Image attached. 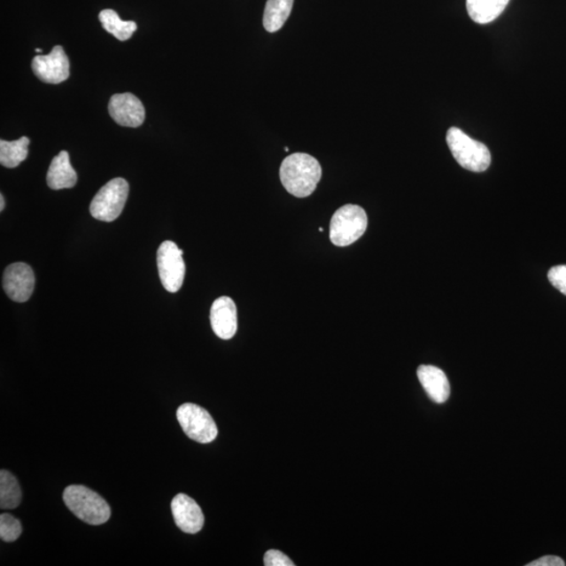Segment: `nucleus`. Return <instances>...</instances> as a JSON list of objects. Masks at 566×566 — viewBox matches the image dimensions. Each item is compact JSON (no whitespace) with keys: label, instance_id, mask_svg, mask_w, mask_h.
I'll return each instance as SVG.
<instances>
[{"label":"nucleus","instance_id":"f257e3e1","mask_svg":"<svg viewBox=\"0 0 566 566\" xmlns=\"http://www.w3.org/2000/svg\"><path fill=\"white\" fill-rule=\"evenodd\" d=\"M280 181L291 196L303 198L316 190L322 180V165L307 153L297 152L285 158L280 166Z\"/></svg>","mask_w":566,"mask_h":566},{"label":"nucleus","instance_id":"f03ea898","mask_svg":"<svg viewBox=\"0 0 566 566\" xmlns=\"http://www.w3.org/2000/svg\"><path fill=\"white\" fill-rule=\"evenodd\" d=\"M63 500L83 523L100 525L111 517V507L99 494L84 485H72L63 492Z\"/></svg>","mask_w":566,"mask_h":566},{"label":"nucleus","instance_id":"7ed1b4c3","mask_svg":"<svg viewBox=\"0 0 566 566\" xmlns=\"http://www.w3.org/2000/svg\"><path fill=\"white\" fill-rule=\"evenodd\" d=\"M447 144L453 156L462 168L472 173H484L491 164L488 147L473 140L464 131L451 128L447 133Z\"/></svg>","mask_w":566,"mask_h":566},{"label":"nucleus","instance_id":"20e7f679","mask_svg":"<svg viewBox=\"0 0 566 566\" xmlns=\"http://www.w3.org/2000/svg\"><path fill=\"white\" fill-rule=\"evenodd\" d=\"M365 210L357 205H345L331 217L330 238L337 247H347L357 242L368 229Z\"/></svg>","mask_w":566,"mask_h":566},{"label":"nucleus","instance_id":"39448f33","mask_svg":"<svg viewBox=\"0 0 566 566\" xmlns=\"http://www.w3.org/2000/svg\"><path fill=\"white\" fill-rule=\"evenodd\" d=\"M128 193V182L122 177L108 182L91 201L89 207L91 216L106 222L116 221L122 213Z\"/></svg>","mask_w":566,"mask_h":566},{"label":"nucleus","instance_id":"423d86ee","mask_svg":"<svg viewBox=\"0 0 566 566\" xmlns=\"http://www.w3.org/2000/svg\"><path fill=\"white\" fill-rule=\"evenodd\" d=\"M176 416L187 437L198 443L213 442L219 433L213 417L201 406L192 403L182 404L177 409Z\"/></svg>","mask_w":566,"mask_h":566},{"label":"nucleus","instance_id":"0eeeda50","mask_svg":"<svg viewBox=\"0 0 566 566\" xmlns=\"http://www.w3.org/2000/svg\"><path fill=\"white\" fill-rule=\"evenodd\" d=\"M184 252L170 240H166L158 250L157 261L159 279L163 287L176 293L184 283L186 267L182 260Z\"/></svg>","mask_w":566,"mask_h":566},{"label":"nucleus","instance_id":"6e6552de","mask_svg":"<svg viewBox=\"0 0 566 566\" xmlns=\"http://www.w3.org/2000/svg\"><path fill=\"white\" fill-rule=\"evenodd\" d=\"M32 70L42 81L59 84L70 77V60L65 50L56 45L49 55H39L32 60Z\"/></svg>","mask_w":566,"mask_h":566},{"label":"nucleus","instance_id":"1a4fd4ad","mask_svg":"<svg viewBox=\"0 0 566 566\" xmlns=\"http://www.w3.org/2000/svg\"><path fill=\"white\" fill-rule=\"evenodd\" d=\"M3 288L11 299L26 302L35 288V275L32 267L24 262L10 265L4 273Z\"/></svg>","mask_w":566,"mask_h":566},{"label":"nucleus","instance_id":"9d476101","mask_svg":"<svg viewBox=\"0 0 566 566\" xmlns=\"http://www.w3.org/2000/svg\"><path fill=\"white\" fill-rule=\"evenodd\" d=\"M108 112L113 121L124 128H139L145 120V108L133 94H117L111 98Z\"/></svg>","mask_w":566,"mask_h":566},{"label":"nucleus","instance_id":"9b49d317","mask_svg":"<svg viewBox=\"0 0 566 566\" xmlns=\"http://www.w3.org/2000/svg\"><path fill=\"white\" fill-rule=\"evenodd\" d=\"M171 511L177 528L187 534H197L204 527L205 517L201 507L186 494H177L171 501Z\"/></svg>","mask_w":566,"mask_h":566},{"label":"nucleus","instance_id":"f8f14e48","mask_svg":"<svg viewBox=\"0 0 566 566\" xmlns=\"http://www.w3.org/2000/svg\"><path fill=\"white\" fill-rule=\"evenodd\" d=\"M211 327L221 339L229 340L237 331V308L230 297L222 296L211 306Z\"/></svg>","mask_w":566,"mask_h":566},{"label":"nucleus","instance_id":"ddd939ff","mask_svg":"<svg viewBox=\"0 0 566 566\" xmlns=\"http://www.w3.org/2000/svg\"><path fill=\"white\" fill-rule=\"evenodd\" d=\"M417 377L428 397L434 403L443 404L450 397V383L442 369L431 365H421L417 368Z\"/></svg>","mask_w":566,"mask_h":566},{"label":"nucleus","instance_id":"4468645a","mask_svg":"<svg viewBox=\"0 0 566 566\" xmlns=\"http://www.w3.org/2000/svg\"><path fill=\"white\" fill-rule=\"evenodd\" d=\"M77 180L76 171L70 162V154L66 151H61L50 165L47 175L49 187L53 190L73 188Z\"/></svg>","mask_w":566,"mask_h":566},{"label":"nucleus","instance_id":"2eb2a0df","mask_svg":"<svg viewBox=\"0 0 566 566\" xmlns=\"http://www.w3.org/2000/svg\"><path fill=\"white\" fill-rule=\"evenodd\" d=\"M510 0H467L469 16L477 24L487 25L499 19Z\"/></svg>","mask_w":566,"mask_h":566},{"label":"nucleus","instance_id":"dca6fc26","mask_svg":"<svg viewBox=\"0 0 566 566\" xmlns=\"http://www.w3.org/2000/svg\"><path fill=\"white\" fill-rule=\"evenodd\" d=\"M294 0H267L264 14V27L268 33H275L288 20Z\"/></svg>","mask_w":566,"mask_h":566},{"label":"nucleus","instance_id":"f3484780","mask_svg":"<svg viewBox=\"0 0 566 566\" xmlns=\"http://www.w3.org/2000/svg\"><path fill=\"white\" fill-rule=\"evenodd\" d=\"M99 20L106 32L121 42L130 39L138 28L135 21H124L120 19L116 11L110 9L101 11Z\"/></svg>","mask_w":566,"mask_h":566},{"label":"nucleus","instance_id":"a211bd4d","mask_svg":"<svg viewBox=\"0 0 566 566\" xmlns=\"http://www.w3.org/2000/svg\"><path fill=\"white\" fill-rule=\"evenodd\" d=\"M30 139L22 136L19 140L0 141V163L4 167L15 168L27 158Z\"/></svg>","mask_w":566,"mask_h":566},{"label":"nucleus","instance_id":"6ab92c4d","mask_svg":"<svg viewBox=\"0 0 566 566\" xmlns=\"http://www.w3.org/2000/svg\"><path fill=\"white\" fill-rule=\"evenodd\" d=\"M21 489L19 482L7 470L0 471V508L12 510L20 505Z\"/></svg>","mask_w":566,"mask_h":566},{"label":"nucleus","instance_id":"aec40b11","mask_svg":"<svg viewBox=\"0 0 566 566\" xmlns=\"http://www.w3.org/2000/svg\"><path fill=\"white\" fill-rule=\"evenodd\" d=\"M21 533L19 520L8 513H3L0 516V539L4 542H13L19 539Z\"/></svg>","mask_w":566,"mask_h":566},{"label":"nucleus","instance_id":"412c9836","mask_svg":"<svg viewBox=\"0 0 566 566\" xmlns=\"http://www.w3.org/2000/svg\"><path fill=\"white\" fill-rule=\"evenodd\" d=\"M547 277L554 288L566 295V266L552 267L547 274Z\"/></svg>","mask_w":566,"mask_h":566},{"label":"nucleus","instance_id":"4be33fe9","mask_svg":"<svg viewBox=\"0 0 566 566\" xmlns=\"http://www.w3.org/2000/svg\"><path fill=\"white\" fill-rule=\"evenodd\" d=\"M264 563L266 566H294L295 563L285 556V554L277 550L267 551L265 554Z\"/></svg>","mask_w":566,"mask_h":566},{"label":"nucleus","instance_id":"5701e85b","mask_svg":"<svg viewBox=\"0 0 566 566\" xmlns=\"http://www.w3.org/2000/svg\"><path fill=\"white\" fill-rule=\"evenodd\" d=\"M528 566H564L565 562L558 556H545L527 564Z\"/></svg>","mask_w":566,"mask_h":566},{"label":"nucleus","instance_id":"b1692460","mask_svg":"<svg viewBox=\"0 0 566 566\" xmlns=\"http://www.w3.org/2000/svg\"><path fill=\"white\" fill-rule=\"evenodd\" d=\"M4 205H5L4 198L2 194V196H0V211H4Z\"/></svg>","mask_w":566,"mask_h":566},{"label":"nucleus","instance_id":"393cba45","mask_svg":"<svg viewBox=\"0 0 566 566\" xmlns=\"http://www.w3.org/2000/svg\"><path fill=\"white\" fill-rule=\"evenodd\" d=\"M36 53H43V50L42 49H36Z\"/></svg>","mask_w":566,"mask_h":566}]
</instances>
